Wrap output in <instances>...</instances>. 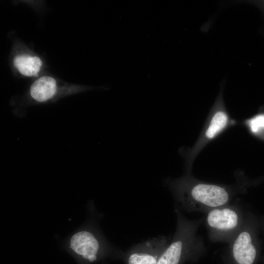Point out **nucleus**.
<instances>
[{"label":"nucleus","instance_id":"f257e3e1","mask_svg":"<svg viewBox=\"0 0 264 264\" xmlns=\"http://www.w3.org/2000/svg\"><path fill=\"white\" fill-rule=\"evenodd\" d=\"M164 183L174 196L175 209L181 211L205 214L212 209L233 202L236 195L227 187L200 181L190 176L167 179Z\"/></svg>","mask_w":264,"mask_h":264},{"label":"nucleus","instance_id":"f03ea898","mask_svg":"<svg viewBox=\"0 0 264 264\" xmlns=\"http://www.w3.org/2000/svg\"><path fill=\"white\" fill-rule=\"evenodd\" d=\"M175 212L177 220L175 232L157 264L197 262L207 254L203 238L198 234L203 219L189 220L181 211L175 209Z\"/></svg>","mask_w":264,"mask_h":264},{"label":"nucleus","instance_id":"7ed1b4c3","mask_svg":"<svg viewBox=\"0 0 264 264\" xmlns=\"http://www.w3.org/2000/svg\"><path fill=\"white\" fill-rule=\"evenodd\" d=\"M260 230L258 216L245 210L241 228L222 255V264H257L262 258Z\"/></svg>","mask_w":264,"mask_h":264},{"label":"nucleus","instance_id":"20e7f679","mask_svg":"<svg viewBox=\"0 0 264 264\" xmlns=\"http://www.w3.org/2000/svg\"><path fill=\"white\" fill-rule=\"evenodd\" d=\"M245 212L239 202H233L206 213L204 223L209 241L229 243L241 228Z\"/></svg>","mask_w":264,"mask_h":264},{"label":"nucleus","instance_id":"39448f33","mask_svg":"<svg viewBox=\"0 0 264 264\" xmlns=\"http://www.w3.org/2000/svg\"><path fill=\"white\" fill-rule=\"evenodd\" d=\"M93 89L87 86H73L59 84L56 80L49 76L38 78L30 86L24 106L42 104L58 100L66 95Z\"/></svg>","mask_w":264,"mask_h":264},{"label":"nucleus","instance_id":"423d86ee","mask_svg":"<svg viewBox=\"0 0 264 264\" xmlns=\"http://www.w3.org/2000/svg\"><path fill=\"white\" fill-rule=\"evenodd\" d=\"M170 242V237L158 236L150 238L131 248L126 255L127 264H157Z\"/></svg>","mask_w":264,"mask_h":264},{"label":"nucleus","instance_id":"0eeeda50","mask_svg":"<svg viewBox=\"0 0 264 264\" xmlns=\"http://www.w3.org/2000/svg\"><path fill=\"white\" fill-rule=\"evenodd\" d=\"M104 242L97 234L84 230L75 233L70 238L69 247L85 260L92 262L97 260L104 247Z\"/></svg>","mask_w":264,"mask_h":264},{"label":"nucleus","instance_id":"6e6552de","mask_svg":"<svg viewBox=\"0 0 264 264\" xmlns=\"http://www.w3.org/2000/svg\"><path fill=\"white\" fill-rule=\"evenodd\" d=\"M13 65L22 75L32 77L37 75L40 71L43 62L37 56L19 54L14 58Z\"/></svg>","mask_w":264,"mask_h":264},{"label":"nucleus","instance_id":"1a4fd4ad","mask_svg":"<svg viewBox=\"0 0 264 264\" xmlns=\"http://www.w3.org/2000/svg\"><path fill=\"white\" fill-rule=\"evenodd\" d=\"M223 108L222 103L219 102L205 132L208 139L213 138L227 125L228 115Z\"/></svg>","mask_w":264,"mask_h":264},{"label":"nucleus","instance_id":"9d476101","mask_svg":"<svg viewBox=\"0 0 264 264\" xmlns=\"http://www.w3.org/2000/svg\"><path fill=\"white\" fill-rule=\"evenodd\" d=\"M251 131L256 133L264 129V114H259L252 118L249 122Z\"/></svg>","mask_w":264,"mask_h":264},{"label":"nucleus","instance_id":"9b49d317","mask_svg":"<svg viewBox=\"0 0 264 264\" xmlns=\"http://www.w3.org/2000/svg\"><path fill=\"white\" fill-rule=\"evenodd\" d=\"M260 230L263 233L264 236V216H258Z\"/></svg>","mask_w":264,"mask_h":264},{"label":"nucleus","instance_id":"f8f14e48","mask_svg":"<svg viewBox=\"0 0 264 264\" xmlns=\"http://www.w3.org/2000/svg\"><path fill=\"white\" fill-rule=\"evenodd\" d=\"M261 260L263 264H264V255L262 257Z\"/></svg>","mask_w":264,"mask_h":264}]
</instances>
